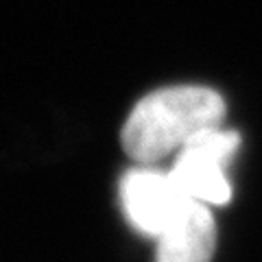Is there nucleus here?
Returning <instances> with one entry per match:
<instances>
[{
    "instance_id": "4",
    "label": "nucleus",
    "mask_w": 262,
    "mask_h": 262,
    "mask_svg": "<svg viewBox=\"0 0 262 262\" xmlns=\"http://www.w3.org/2000/svg\"><path fill=\"white\" fill-rule=\"evenodd\" d=\"M155 241V262H210L216 249V223L210 206L186 199Z\"/></svg>"
},
{
    "instance_id": "1",
    "label": "nucleus",
    "mask_w": 262,
    "mask_h": 262,
    "mask_svg": "<svg viewBox=\"0 0 262 262\" xmlns=\"http://www.w3.org/2000/svg\"><path fill=\"white\" fill-rule=\"evenodd\" d=\"M225 101L203 85H173L136 103L122 127V149L138 164H155L194 138L223 122Z\"/></svg>"
},
{
    "instance_id": "3",
    "label": "nucleus",
    "mask_w": 262,
    "mask_h": 262,
    "mask_svg": "<svg viewBox=\"0 0 262 262\" xmlns=\"http://www.w3.org/2000/svg\"><path fill=\"white\" fill-rule=\"evenodd\" d=\"M186 199L170 173H164L153 164L129 168L120 182V201L127 221L138 232L153 238H158Z\"/></svg>"
},
{
    "instance_id": "2",
    "label": "nucleus",
    "mask_w": 262,
    "mask_h": 262,
    "mask_svg": "<svg viewBox=\"0 0 262 262\" xmlns=\"http://www.w3.org/2000/svg\"><path fill=\"white\" fill-rule=\"evenodd\" d=\"M238 146L241 136L232 129L221 125L203 129L177 151V160L168 173L188 199L206 206H225L232 201L225 166Z\"/></svg>"
}]
</instances>
